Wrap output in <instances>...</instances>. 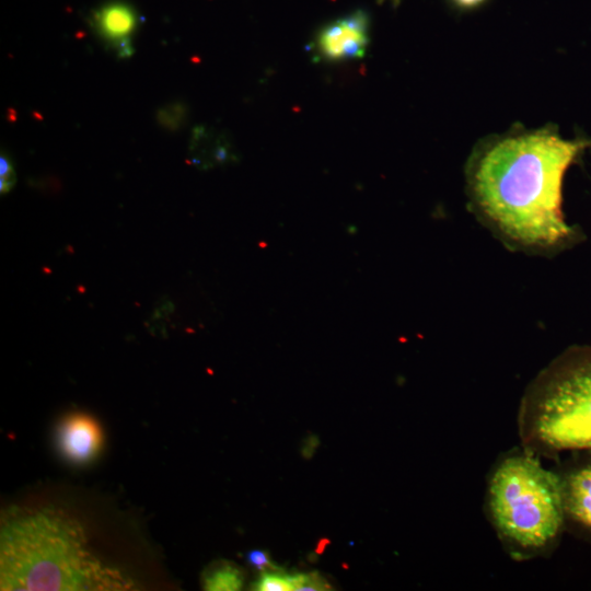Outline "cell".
<instances>
[{"instance_id": "obj_1", "label": "cell", "mask_w": 591, "mask_h": 591, "mask_svg": "<svg viewBox=\"0 0 591 591\" xmlns=\"http://www.w3.org/2000/svg\"><path fill=\"white\" fill-rule=\"evenodd\" d=\"M551 129L498 139L484 149L473 172V189L486 215L512 239L553 245L570 234L561 212L566 170L588 147Z\"/></svg>"}, {"instance_id": "obj_2", "label": "cell", "mask_w": 591, "mask_h": 591, "mask_svg": "<svg viewBox=\"0 0 591 591\" xmlns=\"http://www.w3.org/2000/svg\"><path fill=\"white\" fill-rule=\"evenodd\" d=\"M84 528L63 509H12L0 534V589L126 590L131 581L89 549Z\"/></svg>"}, {"instance_id": "obj_3", "label": "cell", "mask_w": 591, "mask_h": 591, "mask_svg": "<svg viewBox=\"0 0 591 591\" xmlns=\"http://www.w3.org/2000/svg\"><path fill=\"white\" fill-rule=\"evenodd\" d=\"M490 520L514 557L547 551L565 524L559 475L530 454L505 457L488 485Z\"/></svg>"}, {"instance_id": "obj_4", "label": "cell", "mask_w": 591, "mask_h": 591, "mask_svg": "<svg viewBox=\"0 0 591 591\" xmlns=\"http://www.w3.org/2000/svg\"><path fill=\"white\" fill-rule=\"evenodd\" d=\"M519 422L535 451L591 450V348L569 352L543 374Z\"/></svg>"}, {"instance_id": "obj_5", "label": "cell", "mask_w": 591, "mask_h": 591, "mask_svg": "<svg viewBox=\"0 0 591 591\" xmlns=\"http://www.w3.org/2000/svg\"><path fill=\"white\" fill-rule=\"evenodd\" d=\"M369 42V20L356 11L325 25L316 36L317 55L329 61L362 57Z\"/></svg>"}, {"instance_id": "obj_6", "label": "cell", "mask_w": 591, "mask_h": 591, "mask_svg": "<svg viewBox=\"0 0 591 591\" xmlns=\"http://www.w3.org/2000/svg\"><path fill=\"white\" fill-rule=\"evenodd\" d=\"M57 442L61 454L69 462L85 464L91 462L102 448V429L90 415L72 413L59 424Z\"/></svg>"}, {"instance_id": "obj_7", "label": "cell", "mask_w": 591, "mask_h": 591, "mask_svg": "<svg viewBox=\"0 0 591 591\" xmlns=\"http://www.w3.org/2000/svg\"><path fill=\"white\" fill-rule=\"evenodd\" d=\"M559 477L565 523L591 537V457L575 464Z\"/></svg>"}, {"instance_id": "obj_8", "label": "cell", "mask_w": 591, "mask_h": 591, "mask_svg": "<svg viewBox=\"0 0 591 591\" xmlns=\"http://www.w3.org/2000/svg\"><path fill=\"white\" fill-rule=\"evenodd\" d=\"M93 26L105 39L118 57H129L134 53L130 43L138 18L135 10L123 2H111L102 5L93 13Z\"/></svg>"}, {"instance_id": "obj_9", "label": "cell", "mask_w": 591, "mask_h": 591, "mask_svg": "<svg viewBox=\"0 0 591 591\" xmlns=\"http://www.w3.org/2000/svg\"><path fill=\"white\" fill-rule=\"evenodd\" d=\"M188 160L200 170H210L233 162L234 153L224 138L198 127L189 141Z\"/></svg>"}, {"instance_id": "obj_10", "label": "cell", "mask_w": 591, "mask_h": 591, "mask_svg": "<svg viewBox=\"0 0 591 591\" xmlns=\"http://www.w3.org/2000/svg\"><path fill=\"white\" fill-rule=\"evenodd\" d=\"M202 587L208 591L241 590L245 576L235 564L228 560L212 563L202 573Z\"/></svg>"}, {"instance_id": "obj_11", "label": "cell", "mask_w": 591, "mask_h": 591, "mask_svg": "<svg viewBox=\"0 0 591 591\" xmlns=\"http://www.w3.org/2000/svg\"><path fill=\"white\" fill-rule=\"evenodd\" d=\"M186 118L187 108L178 101H171L162 105L155 113L158 124L169 131L181 129L184 126Z\"/></svg>"}, {"instance_id": "obj_12", "label": "cell", "mask_w": 591, "mask_h": 591, "mask_svg": "<svg viewBox=\"0 0 591 591\" xmlns=\"http://www.w3.org/2000/svg\"><path fill=\"white\" fill-rule=\"evenodd\" d=\"M253 590L257 591H293L292 575L283 570L263 571L254 582Z\"/></svg>"}, {"instance_id": "obj_13", "label": "cell", "mask_w": 591, "mask_h": 591, "mask_svg": "<svg viewBox=\"0 0 591 591\" xmlns=\"http://www.w3.org/2000/svg\"><path fill=\"white\" fill-rule=\"evenodd\" d=\"M293 591H325L331 590L328 581L318 572L292 575Z\"/></svg>"}, {"instance_id": "obj_14", "label": "cell", "mask_w": 591, "mask_h": 591, "mask_svg": "<svg viewBox=\"0 0 591 591\" xmlns=\"http://www.w3.org/2000/svg\"><path fill=\"white\" fill-rule=\"evenodd\" d=\"M16 184V171L12 159L5 152L0 158V190L8 194Z\"/></svg>"}, {"instance_id": "obj_15", "label": "cell", "mask_w": 591, "mask_h": 591, "mask_svg": "<svg viewBox=\"0 0 591 591\" xmlns=\"http://www.w3.org/2000/svg\"><path fill=\"white\" fill-rule=\"evenodd\" d=\"M246 561L248 565L257 571H271V570H281V568L274 563L270 557L269 552L262 549H252L247 552Z\"/></svg>"}, {"instance_id": "obj_16", "label": "cell", "mask_w": 591, "mask_h": 591, "mask_svg": "<svg viewBox=\"0 0 591 591\" xmlns=\"http://www.w3.org/2000/svg\"><path fill=\"white\" fill-rule=\"evenodd\" d=\"M453 1L462 8H474L483 3L485 0H453Z\"/></svg>"}]
</instances>
